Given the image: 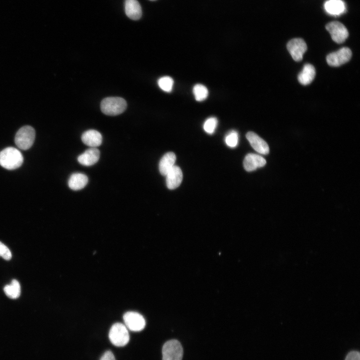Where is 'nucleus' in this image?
I'll list each match as a JSON object with an SVG mask.
<instances>
[{
	"label": "nucleus",
	"instance_id": "nucleus-14",
	"mask_svg": "<svg viewBox=\"0 0 360 360\" xmlns=\"http://www.w3.org/2000/svg\"><path fill=\"white\" fill-rule=\"evenodd\" d=\"M82 140L90 148L100 146L102 142V136L100 132L94 130L84 132L82 136Z\"/></svg>",
	"mask_w": 360,
	"mask_h": 360
},
{
	"label": "nucleus",
	"instance_id": "nucleus-9",
	"mask_svg": "<svg viewBox=\"0 0 360 360\" xmlns=\"http://www.w3.org/2000/svg\"><path fill=\"white\" fill-rule=\"evenodd\" d=\"M286 47L291 56L296 62L302 60L303 55L307 50L306 42L300 38H295L290 40L287 44Z\"/></svg>",
	"mask_w": 360,
	"mask_h": 360
},
{
	"label": "nucleus",
	"instance_id": "nucleus-11",
	"mask_svg": "<svg viewBox=\"0 0 360 360\" xmlns=\"http://www.w3.org/2000/svg\"><path fill=\"white\" fill-rule=\"evenodd\" d=\"M182 180V172L180 168L174 166L166 175V184L168 188L174 190L177 188Z\"/></svg>",
	"mask_w": 360,
	"mask_h": 360
},
{
	"label": "nucleus",
	"instance_id": "nucleus-4",
	"mask_svg": "<svg viewBox=\"0 0 360 360\" xmlns=\"http://www.w3.org/2000/svg\"><path fill=\"white\" fill-rule=\"evenodd\" d=\"M108 338L110 342L115 346H124L129 342L130 336L126 326L122 323L116 322L110 328Z\"/></svg>",
	"mask_w": 360,
	"mask_h": 360
},
{
	"label": "nucleus",
	"instance_id": "nucleus-3",
	"mask_svg": "<svg viewBox=\"0 0 360 360\" xmlns=\"http://www.w3.org/2000/svg\"><path fill=\"white\" fill-rule=\"evenodd\" d=\"M35 136V130L32 127L30 126H22L16 134L15 144L21 150H28L32 146Z\"/></svg>",
	"mask_w": 360,
	"mask_h": 360
},
{
	"label": "nucleus",
	"instance_id": "nucleus-28",
	"mask_svg": "<svg viewBox=\"0 0 360 360\" xmlns=\"http://www.w3.org/2000/svg\"></svg>",
	"mask_w": 360,
	"mask_h": 360
},
{
	"label": "nucleus",
	"instance_id": "nucleus-7",
	"mask_svg": "<svg viewBox=\"0 0 360 360\" xmlns=\"http://www.w3.org/2000/svg\"><path fill=\"white\" fill-rule=\"evenodd\" d=\"M326 28L330 34L332 40L338 44L344 42L348 36L347 28L339 22H330L326 25Z\"/></svg>",
	"mask_w": 360,
	"mask_h": 360
},
{
	"label": "nucleus",
	"instance_id": "nucleus-21",
	"mask_svg": "<svg viewBox=\"0 0 360 360\" xmlns=\"http://www.w3.org/2000/svg\"><path fill=\"white\" fill-rule=\"evenodd\" d=\"M193 94L196 100L201 102L206 100L208 94V91L204 85L198 84L193 88Z\"/></svg>",
	"mask_w": 360,
	"mask_h": 360
},
{
	"label": "nucleus",
	"instance_id": "nucleus-10",
	"mask_svg": "<svg viewBox=\"0 0 360 360\" xmlns=\"http://www.w3.org/2000/svg\"><path fill=\"white\" fill-rule=\"evenodd\" d=\"M246 138L256 151L263 154H268L269 147L268 144L257 134L249 132L246 134Z\"/></svg>",
	"mask_w": 360,
	"mask_h": 360
},
{
	"label": "nucleus",
	"instance_id": "nucleus-5",
	"mask_svg": "<svg viewBox=\"0 0 360 360\" xmlns=\"http://www.w3.org/2000/svg\"><path fill=\"white\" fill-rule=\"evenodd\" d=\"M162 354V360H182V347L178 340H170L164 344Z\"/></svg>",
	"mask_w": 360,
	"mask_h": 360
},
{
	"label": "nucleus",
	"instance_id": "nucleus-27",
	"mask_svg": "<svg viewBox=\"0 0 360 360\" xmlns=\"http://www.w3.org/2000/svg\"><path fill=\"white\" fill-rule=\"evenodd\" d=\"M100 360H116V359L112 352L110 350H107L101 356Z\"/></svg>",
	"mask_w": 360,
	"mask_h": 360
},
{
	"label": "nucleus",
	"instance_id": "nucleus-13",
	"mask_svg": "<svg viewBox=\"0 0 360 360\" xmlns=\"http://www.w3.org/2000/svg\"><path fill=\"white\" fill-rule=\"evenodd\" d=\"M243 164L244 169L248 172H251L264 166L266 164V160L260 155L248 154L245 156Z\"/></svg>",
	"mask_w": 360,
	"mask_h": 360
},
{
	"label": "nucleus",
	"instance_id": "nucleus-19",
	"mask_svg": "<svg viewBox=\"0 0 360 360\" xmlns=\"http://www.w3.org/2000/svg\"><path fill=\"white\" fill-rule=\"evenodd\" d=\"M87 176L82 173H74L70 177L68 181L69 188L74 190H78L83 188L88 184Z\"/></svg>",
	"mask_w": 360,
	"mask_h": 360
},
{
	"label": "nucleus",
	"instance_id": "nucleus-22",
	"mask_svg": "<svg viewBox=\"0 0 360 360\" xmlns=\"http://www.w3.org/2000/svg\"><path fill=\"white\" fill-rule=\"evenodd\" d=\"M159 87L164 91L170 92L174 85L173 79L169 76H164L159 78L158 82Z\"/></svg>",
	"mask_w": 360,
	"mask_h": 360
},
{
	"label": "nucleus",
	"instance_id": "nucleus-8",
	"mask_svg": "<svg viewBox=\"0 0 360 360\" xmlns=\"http://www.w3.org/2000/svg\"><path fill=\"white\" fill-rule=\"evenodd\" d=\"M351 50L347 47H344L328 54L326 58L327 63L332 66H339L348 62L352 58Z\"/></svg>",
	"mask_w": 360,
	"mask_h": 360
},
{
	"label": "nucleus",
	"instance_id": "nucleus-12",
	"mask_svg": "<svg viewBox=\"0 0 360 360\" xmlns=\"http://www.w3.org/2000/svg\"><path fill=\"white\" fill-rule=\"evenodd\" d=\"M100 152L96 148H90L78 158V162L84 166H90L98 162L100 158Z\"/></svg>",
	"mask_w": 360,
	"mask_h": 360
},
{
	"label": "nucleus",
	"instance_id": "nucleus-23",
	"mask_svg": "<svg viewBox=\"0 0 360 360\" xmlns=\"http://www.w3.org/2000/svg\"><path fill=\"white\" fill-rule=\"evenodd\" d=\"M218 124L217 118L215 117H210L206 119L204 124V130L209 134H213Z\"/></svg>",
	"mask_w": 360,
	"mask_h": 360
},
{
	"label": "nucleus",
	"instance_id": "nucleus-26",
	"mask_svg": "<svg viewBox=\"0 0 360 360\" xmlns=\"http://www.w3.org/2000/svg\"><path fill=\"white\" fill-rule=\"evenodd\" d=\"M345 360H360L359 352L356 350L350 351L346 355Z\"/></svg>",
	"mask_w": 360,
	"mask_h": 360
},
{
	"label": "nucleus",
	"instance_id": "nucleus-24",
	"mask_svg": "<svg viewBox=\"0 0 360 360\" xmlns=\"http://www.w3.org/2000/svg\"><path fill=\"white\" fill-rule=\"evenodd\" d=\"M238 132L235 130L230 132L225 138V142L226 144L231 148H234L238 144Z\"/></svg>",
	"mask_w": 360,
	"mask_h": 360
},
{
	"label": "nucleus",
	"instance_id": "nucleus-17",
	"mask_svg": "<svg viewBox=\"0 0 360 360\" xmlns=\"http://www.w3.org/2000/svg\"><path fill=\"white\" fill-rule=\"evenodd\" d=\"M176 160V156L173 152H168L162 156L159 163V170L162 176H166L174 166Z\"/></svg>",
	"mask_w": 360,
	"mask_h": 360
},
{
	"label": "nucleus",
	"instance_id": "nucleus-6",
	"mask_svg": "<svg viewBox=\"0 0 360 360\" xmlns=\"http://www.w3.org/2000/svg\"><path fill=\"white\" fill-rule=\"evenodd\" d=\"M124 325L131 331L140 332L145 327L146 321L144 318L138 312H128L123 316Z\"/></svg>",
	"mask_w": 360,
	"mask_h": 360
},
{
	"label": "nucleus",
	"instance_id": "nucleus-25",
	"mask_svg": "<svg viewBox=\"0 0 360 360\" xmlns=\"http://www.w3.org/2000/svg\"><path fill=\"white\" fill-rule=\"evenodd\" d=\"M0 256L6 260H10L12 256L10 249L1 242H0Z\"/></svg>",
	"mask_w": 360,
	"mask_h": 360
},
{
	"label": "nucleus",
	"instance_id": "nucleus-20",
	"mask_svg": "<svg viewBox=\"0 0 360 360\" xmlns=\"http://www.w3.org/2000/svg\"><path fill=\"white\" fill-rule=\"evenodd\" d=\"M4 290L6 296L12 299L18 298L20 294V286L16 280H12L10 284L6 285Z\"/></svg>",
	"mask_w": 360,
	"mask_h": 360
},
{
	"label": "nucleus",
	"instance_id": "nucleus-2",
	"mask_svg": "<svg viewBox=\"0 0 360 360\" xmlns=\"http://www.w3.org/2000/svg\"><path fill=\"white\" fill-rule=\"evenodd\" d=\"M126 101L120 97H108L102 100L100 108L106 115L116 116L123 112L126 109Z\"/></svg>",
	"mask_w": 360,
	"mask_h": 360
},
{
	"label": "nucleus",
	"instance_id": "nucleus-18",
	"mask_svg": "<svg viewBox=\"0 0 360 360\" xmlns=\"http://www.w3.org/2000/svg\"><path fill=\"white\" fill-rule=\"evenodd\" d=\"M316 76L314 67L310 64L304 65L302 70L298 75V82L302 85H308L310 84Z\"/></svg>",
	"mask_w": 360,
	"mask_h": 360
},
{
	"label": "nucleus",
	"instance_id": "nucleus-15",
	"mask_svg": "<svg viewBox=\"0 0 360 360\" xmlns=\"http://www.w3.org/2000/svg\"><path fill=\"white\" fill-rule=\"evenodd\" d=\"M124 7L126 14L130 18L138 20L141 18L142 8L137 0H126Z\"/></svg>",
	"mask_w": 360,
	"mask_h": 360
},
{
	"label": "nucleus",
	"instance_id": "nucleus-1",
	"mask_svg": "<svg viewBox=\"0 0 360 360\" xmlns=\"http://www.w3.org/2000/svg\"><path fill=\"white\" fill-rule=\"evenodd\" d=\"M24 158L20 151L13 147H8L0 152V165L4 168L13 170L20 167Z\"/></svg>",
	"mask_w": 360,
	"mask_h": 360
},
{
	"label": "nucleus",
	"instance_id": "nucleus-16",
	"mask_svg": "<svg viewBox=\"0 0 360 360\" xmlns=\"http://www.w3.org/2000/svg\"><path fill=\"white\" fill-rule=\"evenodd\" d=\"M324 8L327 13L332 16H339L346 10V4L342 0H328L324 4Z\"/></svg>",
	"mask_w": 360,
	"mask_h": 360
}]
</instances>
